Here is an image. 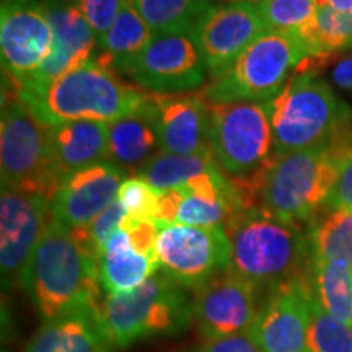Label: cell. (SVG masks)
Segmentation results:
<instances>
[{"label": "cell", "instance_id": "cell-4", "mask_svg": "<svg viewBox=\"0 0 352 352\" xmlns=\"http://www.w3.org/2000/svg\"><path fill=\"white\" fill-rule=\"evenodd\" d=\"M223 228L230 241L228 267L256 287L272 290L305 276L303 270L311 261V253L308 235L300 226L256 208L239 212Z\"/></svg>", "mask_w": 352, "mask_h": 352}, {"label": "cell", "instance_id": "cell-25", "mask_svg": "<svg viewBox=\"0 0 352 352\" xmlns=\"http://www.w3.org/2000/svg\"><path fill=\"white\" fill-rule=\"evenodd\" d=\"M308 283L320 305L341 323L352 327V267L333 259H311Z\"/></svg>", "mask_w": 352, "mask_h": 352}, {"label": "cell", "instance_id": "cell-21", "mask_svg": "<svg viewBox=\"0 0 352 352\" xmlns=\"http://www.w3.org/2000/svg\"><path fill=\"white\" fill-rule=\"evenodd\" d=\"M109 162L122 170H142L160 152L153 95L121 120L108 124Z\"/></svg>", "mask_w": 352, "mask_h": 352}, {"label": "cell", "instance_id": "cell-26", "mask_svg": "<svg viewBox=\"0 0 352 352\" xmlns=\"http://www.w3.org/2000/svg\"><path fill=\"white\" fill-rule=\"evenodd\" d=\"M308 241L311 259H333L352 267V210L324 209L311 220Z\"/></svg>", "mask_w": 352, "mask_h": 352}, {"label": "cell", "instance_id": "cell-19", "mask_svg": "<svg viewBox=\"0 0 352 352\" xmlns=\"http://www.w3.org/2000/svg\"><path fill=\"white\" fill-rule=\"evenodd\" d=\"M160 152L175 155L212 153L209 103L204 94L153 95Z\"/></svg>", "mask_w": 352, "mask_h": 352}, {"label": "cell", "instance_id": "cell-22", "mask_svg": "<svg viewBox=\"0 0 352 352\" xmlns=\"http://www.w3.org/2000/svg\"><path fill=\"white\" fill-rule=\"evenodd\" d=\"M158 271L160 259L157 254L135 250L126 230L114 233L100 259V283L107 296L131 292Z\"/></svg>", "mask_w": 352, "mask_h": 352}, {"label": "cell", "instance_id": "cell-5", "mask_svg": "<svg viewBox=\"0 0 352 352\" xmlns=\"http://www.w3.org/2000/svg\"><path fill=\"white\" fill-rule=\"evenodd\" d=\"M351 120V108L329 83L303 70L271 100L274 155L338 142Z\"/></svg>", "mask_w": 352, "mask_h": 352}, {"label": "cell", "instance_id": "cell-9", "mask_svg": "<svg viewBox=\"0 0 352 352\" xmlns=\"http://www.w3.org/2000/svg\"><path fill=\"white\" fill-rule=\"evenodd\" d=\"M210 151L230 178H250L274 155L271 101L209 103Z\"/></svg>", "mask_w": 352, "mask_h": 352}, {"label": "cell", "instance_id": "cell-35", "mask_svg": "<svg viewBox=\"0 0 352 352\" xmlns=\"http://www.w3.org/2000/svg\"><path fill=\"white\" fill-rule=\"evenodd\" d=\"M72 2L100 39L116 20L122 0H72Z\"/></svg>", "mask_w": 352, "mask_h": 352}, {"label": "cell", "instance_id": "cell-32", "mask_svg": "<svg viewBox=\"0 0 352 352\" xmlns=\"http://www.w3.org/2000/svg\"><path fill=\"white\" fill-rule=\"evenodd\" d=\"M118 201L134 222H157L158 191L142 176L134 175L126 178L120 188Z\"/></svg>", "mask_w": 352, "mask_h": 352}, {"label": "cell", "instance_id": "cell-3", "mask_svg": "<svg viewBox=\"0 0 352 352\" xmlns=\"http://www.w3.org/2000/svg\"><path fill=\"white\" fill-rule=\"evenodd\" d=\"M148 96L91 57L39 94L19 100L32 109L39 121L54 127L72 121L111 124L135 111Z\"/></svg>", "mask_w": 352, "mask_h": 352}, {"label": "cell", "instance_id": "cell-27", "mask_svg": "<svg viewBox=\"0 0 352 352\" xmlns=\"http://www.w3.org/2000/svg\"><path fill=\"white\" fill-rule=\"evenodd\" d=\"M300 36L311 59H327L336 52L352 50V13H340L320 6L314 21Z\"/></svg>", "mask_w": 352, "mask_h": 352}, {"label": "cell", "instance_id": "cell-12", "mask_svg": "<svg viewBox=\"0 0 352 352\" xmlns=\"http://www.w3.org/2000/svg\"><path fill=\"white\" fill-rule=\"evenodd\" d=\"M51 219V201L47 197L2 188L0 267L6 287H23L30 261Z\"/></svg>", "mask_w": 352, "mask_h": 352}, {"label": "cell", "instance_id": "cell-1", "mask_svg": "<svg viewBox=\"0 0 352 352\" xmlns=\"http://www.w3.org/2000/svg\"><path fill=\"white\" fill-rule=\"evenodd\" d=\"M100 259L82 230L51 219L34 250L23 289L39 315L50 321L76 311H101Z\"/></svg>", "mask_w": 352, "mask_h": 352}, {"label": "cell", "instance_id": "cell-15", "mask_svg": "<svg viewBox=\"0 0 352 352\" xmlns=\"http://www.w3.org/2000/svg\"><path fill=\"white\" fill-rule=\"evenodd\" d=\"M41 3L51 23L54 43L50 57L32 77L15 82L7 76L19 98L39 94L69 70L90 60L98 43L95 32L72 0H41Z\"/></svg>", "mask_w": 352, "mask_h": 352}, {"label": "cell", "instance_id": "cell-2", "mask_svg": "<svg viewBox=\"0 0 352 352\" xmlns=\"http://www.w3.org/2000/svg\"><path fill=\"white\" fill-rule=\"evenodd\" d=\"M340 140L305 151L272 155L261 170L243 178L256 208L284 222L302 226L324 208L338 175Z\"/></svg>", "mask_w": 352, "mask_h": 352}, {"label": "cell", "instance_id": "cell-16", "mask_svg": "<svg viewBox=\"0 0 352 352\" xmlns=\"http://www.w3.org/2000/svg\"><path fill=\"white\" fill-rule=\"evenodd\" d=\"M264 30L254 3H210L192 28L210 80L222 76Z\"/></svg>", "mask_w": 352, "mask_h": 352}, {"label": "cell", "instance_id": "cell-37", "mask_svg": "<svg viewBox=\"0 0 352 352\" xmlns=\"http://www.w3.org/2000/svg\"><path fill=\"white\" fill-rule=\"evenodd\" d=\"M329 78L336 88L352 94V50L336 60V64L329 70Z\"/></svg>", "mask_w": 352, "mask_h": 352}, {"label": "cell", "instance_id": "cell-8", "mask_svg": "<svg viewBox=\"0 0 352 352\" xmlns=\"http://www.w3.org/2000/svg\"><path fill=\"white\" fill-rule=\"evenodd\" d=\"M0 173L2 188L33 192L50 201L60 186L51 152V127L19 98L2 103Z\"/></svg>", "mask_w": 352, "mask_h": 352}, {"label": "cell", "instance_id": "cell-11", "mask_svg": "<svg viewBox=\"0 0 352 352\" xmlns=\"http://www.w3.org/2000/svg\"><path fill=\"white\" fill-rule=\"evenodd\" d=\"M158 227L157 254L160 270L183 287H199L230 264V241L223 227L182 223Z\"/></svg>", "mask_w": 352, "mask_h": 352}, {"label": "cell", "instance_id": "cell-29", "mask_svg": "<svg viewBox=\"0 0 352 352\" xmlns=\"http://www.w3.org/2000/svg\"><path fill=\"white\" fill-rule=\"evenodd\" d=\"M145 23L158 33L192 32L212 0H132Z\"/></svg>", "mask_w": 352, "mask_h": 352}, {"label": "cell", "instance_id": "cell-33", "mask_svg": "<svg viewBox=\"0 0 352 352\" xmlns=\"http://www.w3.org/2000/svg\"><path fill=\"white\" fill-rule=\"evenodd\" d=\"M134 223L135 222L129 219V215H127L126 209L121 206V202L116 199L90 226L87 228H82V233L85 236L88 246L91 248V252L96 254V258L101 259L104 248H107L108 241L114 233L120 230L127 232Z\"/></svg>", "mask_w": 352, "mask_h": 352}, {"label": "cell", "instance_id": "cell-31", "mask_svg": "<svg viewBox=\"0 0 352 352\" xmlns=\"http://www.w3.org/2000/svg\"><path fill=\"white\" fill-rule=\"evenodd\" d=\"M311 289V287H310ZM308 352H352V327L341 323L310 296Z\"/></svg>", "mask_w": 352, "mask_h": 352}, {"label": "cell", "instance_id": "cell-14", "mask_svg": "<svg viewBox=\"0 0 352 352\" xmlns=\"http://www.w3.org/2000/svg\"><path fill=\"white\" fill-rule=\"evenodd\" d=\"M256 285L235 271L227 270L196 287L192 318L209 341L250 331L261 308L256 303Z\"/></svg>", "mask_w": 352, "mask_h": 352}, {"label": "cell", "instance_id": "cell-20", "mask_svg": "<svg viewBox=\"0 0 352 352\" xmlns=\"http://www.w3.org/2000/svg\"><path fill=\"white\" fill-rule=\"evenodd\" d=\"M51 152L60 183L78 170L109 162L108 124L72 121L51 127Z\"/></svg>", "mask_w": 352, "mask_h": 352}, {"label": "cell", "instance_id": "cell-36", "mask_svg": "<svg viewBox=\"0 0 352 352\" xmlns=\"http://www.w3.org/2000/svg\"><path fill=\"white\" fill-rule=\"evenodd\" d=\"M202 352H261L252 333L245 331L228 338L212 340L204 346Z\"/></svg>", "mask_w": 352, "mask_h": 352}, {"label": "cell", "instance_id": "cell-6", "mask_svg": "<svg viewBox=\"0 0 352 352\" xmlns=\"http://www.w3.org/2000/svg\"><path fill=\"white\" fill-rule=\"evenodd\" d=\"M192 318V303L164 271L138 289L107 296L101 303L100 327L109 344L127 347L135 341L173 334Z\"/></svg>", "mask_w": 352, "mask_h": 352}, {"label": "cell", "instance_id": "cell-23", "mask_svg": "<svg viewBox=\"0 0 352 352\" xmlns=\"http://www.w3.org/2000/svg\"><path fill=\"white\" fill-rule=\"evenodd\" d=\"M107 344L100 314L76 311L46 321L25 352H107Z\"/></svg>", "mask_w": 352, "mask_h": 352}, {"label": "cell", "instance_id": "cell-38", "mask_svg": "<svg viewBox=\"0 0 352 352\" xmlns=\"http://www.w3.org/2000/svg\"><path fill=\"white\" fill-rule=\"evenodd\" d=\"M318 3L340 13H352V0H318Z\"/></svg>", "mask_w": 352, "mask_h": 352}, {"label": "cell", "instance_id": "cell-34", "mask_svg": "<svg viewBox=\"0 0 352 352\" xmlns=\"http://www.w3.org/2000/svg\"><path fill=\"white\" fill-rule=\"evenodd\" d=\"M323 209L352 210V140H340L338 175Z\"/></svg>", "mask_w": 352, "mask_h": 352}, {"label": "cell", "instance_id": "cell-13", "mask_svg": "<svg viewBox=\"0 0 352 352\" xmlns=\"http://www.w3.org/2000/svg\"><path fill=\"white\" fill-rule=\"evenodd\" d=\"M52 43L54 34L41 0H2V74L15 82L26 80L50 57Z\"/></svg>", "mask_w": 352, "mask_h": 352}, {"label": "cell", "instance_id": "cell-18", "mask_svg": "<svg viewBox=\"0 0 352 352\" xmlns=\"http://www.w3.org/2000/svg\"><path fill=\"white\" fill-rule=\"evenodd\" d=\"M124 170L113 162L87 166L69 175L51 201L52 220L69 230L87 228L120 195Z\"/></svg>", "mask_w": 352, "mask_h": 352}, {"label": "cell", "instance_id": "cell-10", "mask_svg": "<svg viewBox=\"0 0 352 352\" xmlns=\"http://www.w3.org/2000/svg\"><path fill=\"white\" fill-rule=\"evenodd\" d=\"M114 72L151 95L189 94L204 85L209 74L192 32L155 34L142 52Z\"/></svg>", "mask_w": 352, "mask_h": 352}, {"label": "cell", "instance_id": "cell-7", "mask_svg": "<svg viewBox=\"0 0 352 352\" xmlns=\"http://www.w3.org/2000/svg\"><path fill=\"white\" fill-rule=\"evenodd\" d=\"M307 59L308 50L300 34L264 30L202 94L210 104L271 101Z\"/></svg>", "mask_w": 352, "mask_h": 352}, {"label": "cell", "instance_id": "cell-39", "mask_svg": "<svg viewBox=\"0 0 352 352\" xmlns=\"http://www.w3.org/2000/svg\"><path fill=\"white\" fill-rule=\"evenodd\" d=\"M215 2L222 3H256L259 0H215Z\"/></svg>", "mask_w": 352, "mask_h": 352}, {"label": "cell", "instance_id": "cell-28", "mask_svg": "<svg viewBox=\"0 0 352 352\" xmlns=\"http://www.w3.org/2000/svg\"><path fill=\"white\" fill-rule=\"evenodd\" d=\"M219 168L212 153H196V155H175V153H157L139 176L152 184L157 191L179 188L196 176L209 173Z\"/></svg>", "mask_w": 352, "mask_h": 352}, {"label": "cell", "instance_id": "cell-17", "mask_svg": "<svg viewBox=\"0 0 352 352\" xmlns=\"http://www.w3.org/2000/svg\"><path fill=\"white\" fill-rule=\"evenodd\" d=\"M310 296L308 274L271 290L250 329L261 352H308Z\"/></svg>", "mask_w": 352, "mask_h": 352}, {"label": "cell", "instance_id": "cell-30", "mask_svg": "<svg viewBox=\"0 0 352 352\" xmlns=\"http://www.w3.org/2000/svg\"><path fill=\"white\" fill-rule=\"evenodd\" d=\"M266 30L300 34L315 19L318 0H259L254 3Z\"/></svg>", "mask_w": 352, "mask_h": 352}, {"label": "cell", "instance_id": "cell-24", "mask_svg": "<svg viewBox=\"0 0 352 352\" xmlns=\"http://www.w3.org/2000/svg\"><path fill=\"white\" fill-rule=\"evenodd\" d=\"M153 36L155 33L135 10L132 0H122L111 28L96 43L98 56L94 59L104 67L116 70L121 64L142 52Z\"/></svg>", "mask_w": 352, "mask_h": 352}]
</instances>
